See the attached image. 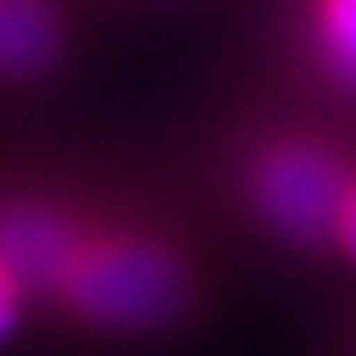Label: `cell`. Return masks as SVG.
I'll list each match as a JSON object with an SVG mask.
<instances>
[{
  "instance_id": "7a4b0ae2",
  "label": "cell",
  "mask_w": 356,
  "mask_h": 356,
  "mask_svg": "<svg viewBox=\"0 0 356 356\" xmlns=\"http://www.w3.org/2000/svg\"><path fill=\"white\" fill-rule=\"evenodd\" d=\"M356 142L326 120H266L249 129L227 163L241 219L292 258L330 262Z\"/></svg>"
},
{
  "instance_id": "3957f363",
  "label": "cell",
  "mask_w": 356,
  "mask_h": 356,
  "mask_svg": "<svg viewBox=\"0 0 356 356\" xmlns=\"http://www.w3.org/2000/svg\"><path fill=\"white\" fill-rule=\"evenodd\" d=\"M284 31L300 78L356 116V0H284Z\"/></svg>"
},
{
  "instance_id": "277c9868",
  "label": "cell",
  "mask_w": 356,
  "mask_h": 356,
  "mask_svg": "<svg viewBox=\"0 0 356 356\" xmlns=\"http://www.w3.org/2000/svg\"><path fill=\"white\" fill-rule=\"evenodd\" d=\"M73 13L65 0H0V82L35 86L69 60Z\"/></svg>"
},
{
  "instance_id": "6da1fadb",
  "label": "cell",
  "mask_w": 356,
  "mask_h": 356,
  "mask_svg": "<svg viewBox=\"0 0 356 356\" xmlns=\"http://www.w3.org/2000/svg\"><path fill=\"white\" fill-rule=\"evenodd\" d=\"M207 296L211 270L172 223L90 202L43 314L86 339L150 343L193 326Z\"/></svg>"
},
{
  "instance_id": "5b68a950",
  "label": "cell",
  "mask_w": 356,
  "mask_h": 356,
  "mask_svg": "<svg viewBox=\"0 0 356 356\" xmlns=\"http://www.w3.org/2000/svg\"><path fill=\"white\" fill-rule=\"evenodd\" d=\"M31 314H39L35 300H31V292L22 288L17 270L5 262V253H0V352H5L22 335V326L31 322Z\"/></svg>"
},
{
  "instance_id": "8992f818",
  "label": "cell",
  "mask_w": 356,
  "mask_h": 356,
  "mask_svg": "<svg viewBox=\"0 0 356 356\" xmlns=\"http://www.w3.org/2000/svg\"><path fill=\"white\" fill-rule=\"evenodd\" d=\"M330 262L343 266V270H356V176H352L348 197H343V211H339L335 245H330Z\"/></svg>"
}]
</instances>
